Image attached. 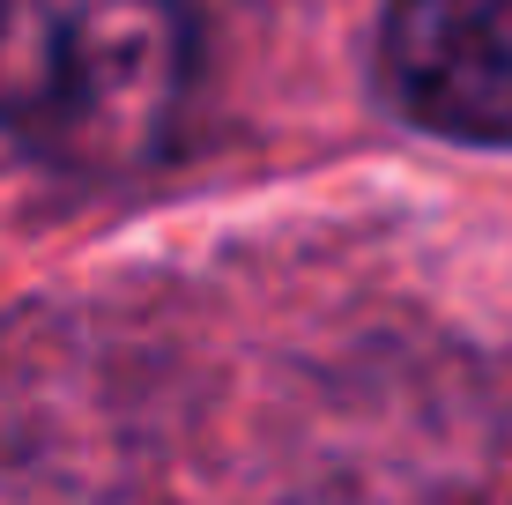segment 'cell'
I'll return each instance as SVG.
<instances>
[{"label":"cell","instance_id":"1","mask_svg":"<svg viewBox=\"0 0 512 505\" xmlns=\"http://www.w3.org/2000/svg\"><path fill=\"white\" fill-rule=\"evenodd\" d=\"M193 90L186 0H0V134L75 179L171 149Z\"/></svg>","mask_w":512,"mask_h":505},{"label":"cell","instance_id":"2","mask_svg":"<svg viewBox=\"0 0 512 505\" xmlns=\"http://www.w3.org/2000/svg\"><path fill=\"white\" fill-rule=\"evenodd\" d=\"M386 82L431 134L512 149V0H394Z\"/></svg>","mask_w":512,"mask_h":505}]
</instances>
